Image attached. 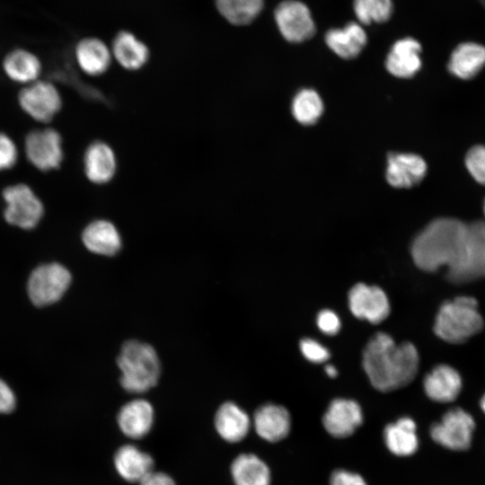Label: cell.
I'll use <instances>...</instances> for the list:
<instances>
[{
    "instance_id": "f1b7e54d",
    "label": "cell",
    "mask_w": 485,
    "mask_h": 485,
    "mask_svg": "<svg viewBox=\"0 0 485 485\" xmlns=\"http://www.w3.org/2000/svg\"><path fill=\"white\" fill-rule=\"evenodd\" d=\"M485 66V46L466 41L459 44L452 52L449 71L458 78L467 80L475 76Z\"/></svg>"
},
{
    "instance_id": "7a4b0ae2",
    "label": "cell",
    "mask_w": 485,
    "mask_h": 485,
    "mask_svg": "<svg viewBox=\"0 0 485 485\" xmlns=\"http://www.w3.org/2000/svg\"><path fill=\"white\" fill-rule=\"evenodd\" d=\"M468 242V225L456 218H438L429 223L414 239L411 256L418 268L434 272L454 269L463 259Z\"/></svg>"
},
{
    "instance_id": "603a6c76",
    "label": "cell",
    "mask_w": 485,
    "mask_h": 485,
    "mask_svg": "<svg viewBox=\"0 0 485 485\" xmlns=\"http://www.w3.org/2000/svg\"><path fill=\"white\" fill-rule=\"evenodd\" d=\"M421 45L414 38L405 37L396 40L387 54L386 69L401 78L413 76L420 69Z\"/></svg>"
},
{
    "instance_id": "2e32d148",
    "label": "cell",
    "mask_w": 485,
    "mask_h": 485,
    "mask_svg": "<svg viewBox=\"0 0 485 485\" xmlns=\"http://www.w3.org/2000/svg\"><path fill=\"white\" fill-rule=\"evenodd\" d=\"M154 421V408L144 399H135L125 403L117 415L119 429L130 439H140L149 434Z\"/></svg>"
},
{
    "instance_id": "6da1fadb",
    "label": "cell",
    "mask_w": 485,
    "mask_h": 485,
    "mask_svg": "<svg viewBox=\"0 0 485 485\" xmlns=\"http://www.w3.org/2000/svg\"><path fill=\"white\" fill-rule=\"evenodd\" d=\"M419 357L410 342L396 344L384 332L376 333L363 352V367L378 391L391 392L409 384L416 376Z\"/></svg>"
},
{
    "instance_id": "9c48e42d",
    "label": "cell",
    "mask_w": 485,
    "mask_h": 485,
    "mask_svg": "<svg viewBox=\"0 0 485 485\" xmlns=\"http://www.w3.org/2000/svg\"><path fill=\"white\" fill-rule=\"evenodd\" d=\"M18 103L32 119L48 123L60 111L62 96L55 84L39 79L22 87L18 94Z\"/></svg>"
},
{
    "instance_id": "4fadbf2b",
    "label": "cell",
    "mask_w": 485,
    "mask_h": 485,
    "mask_svg": "<svg viewBox=\"0 0 485 485\" xmlns=\"http://www.w3.org/2000/svg\"><path fill=\"white\" fill-rule=\"evenodd\" d=\"M363 419V411L357 401L339 398L330 403L322 417V425L331 436L344 438L351 436Z\"/></svg>"
},
{
    "instance_id": "1f68e13d",
    "label": "cell",
    "mask_w": 485,
    "mask_h": 485,
    "mask_svg": "<svg viewBox=\"0 0 485 485\" xmlns=\"http://www.w3.org/2000/svg\"><path fill=\"white\" fill-rule=\"evenodd\" d=\"M323 104L319 94L312 89L300 91L294 98L292 112L295 119L304 125H312L321 117Z\"/></svg>"
},
{
    "instance_id": "484cf974",
    "label": "cell",
    "mask_w": 485,
    "mask_h": 485,
    "mask_svg": "<svg viewBox=\"0 0 485 485\" xmlns=\"http://www.w3.org/2000/svg\"><path fill=\"white\" fill-rule=\"evenodd\" d=\"M42 65L40 58L25 48H15L3 60V70L14 83L27 85L40 79Z\"/></svg>"
},
{
    "instance_id": "52a82bcc",
    "label": "cell",
    "mask_w": 485,
    "mask_h": 485,
    "mask_svg": "<svg viewBox=\"0 0 485 485\" xmlns=\"http://www.w3.org/2000/svg\"><path fill=\"white\" fill-rule=\"evenodd\" d=\"M274 21L281 36L288 42L301 43L316 31L313 13L300 0H283L274 10Z\"/></svg>"
},
{
    "instance_id": "5bb4252c",
    "label": "cell",
    "mask_w": 485,
    "mask_h": 485,
    "mask_svg": "<svg viewBox=\"0 0 485 485\" xmlns=\"http://www.w3.org/2000/svg\"><path fill=\"white\" fill-rule=\"evenodd\" d=\"M84 171L86 178L94 184H106L116 175L117 156L106 142H92L84 154Z\"/></svg>"
},
{
    "instance_id": "f35d334b",
    "label": "cell",
    "mask_w": 485,
    "mask_h": 485,
    "mask_svg": "<svg viewBox=\"0 0 485 485\" xmlns=\"http://www.w3.org/2000/svg\"><path fill=\"white\" fill-rule=\"evenodd\" d=\"M138 485H177L173 478L164 472L153 471Z\"/></svg>"
},
{
    "instance_id": "d590c367",
    "label": "cell",
    "mask_w": 485,
    "mask_h": 485,
    "mask_svg": "<svg viewBox=\"0 0 485 485\" xmlns=\"http://www.w3.org/2000/svg\"><path fill=\"white\" fill-rule=\"evenodd\" d=\"M317 325L322 332L334 335L340 331V321L334 312L322 310L317 316Z\"/></svg>"
},
{
    "instance_id": "b9f144b4",
    "label": "cell",
    "mask_w": 485,
    "mask_h": 485,
    "mask_svg": "<svg viewBox=\"0 0 485 485\" xmlns=\"http://www.w3.org/2000/svg\"><path fill=\"white\" fill-rule=\"evenodd\" d=\"M483 213H484V216H485V201H484V206H483Z\"/></svg>"
},
{
    "instance_id": "ac0fdd59",
    "label": "cell",
    "mask_w": 485,
    "mask_h": 485,
    "mask_svg": "<svg viewBox=\"0 0 485 485\" xmlns=\"http://www.w3.org/2000/svg\"><path fill=\"white\" fill-rule=\"evenodd\" d=\"M112 58L124 69L137 71L149 60L148 46L135 33L121 30L116 33L110 46Z\"/></svg>"
},
{
    "instance_id": "836d02e7",
    "label": "cell",
    "mask_w": 485,
    "mask_h": 485,
    "mask_svg": "<svg viewBox=\"0 0 485 485\" xmlns=\"http://www.w3.org/2000/svg\"><path fill=\"white\" fill-rule=\"evenodd\" d=\"M19 151L8 135L0 132V172L12 169L17 163Z\"/></svg>"
},
{
    "instance_id": "8992f818",
    "label": "cell",
    "mask_w": 485,
    "mask_h": 485,
    "mask_svg": "<svg viewBox=\"0 0 485 485\" xmlns=\"http://www.w3.org/2000/svg\"><path fill=\"white\" fill-rule=\"evenodd\" d=\"M71 274L59 263H48L36 268L28 281V294L37 306L58 301L71 283Z\"/></svg>"
},
{
    "instance_id": "7c38bea8",
    "label": "cell",
    "mask_w": 485,
    "mask_h": 485,
    "mask_svg": "<svg viewBox=\"0 0 485 485\" xmlns=\"http://www.w3.org/2000/svg\"><path fill=\"white\" fill-rule=\"evenodd\" d=\"M348 306L358 319L371 323L383 322L390 313L385 293L378 287L358 283L348 293Z\"/></svg>"
},
{
    "instance_id": "f546056e",
    "label": "cell",
    "mask_w": 485,
    "mask_h": 485,
    "mask_svg": "<svg viewBox=\"0 0 485 485\" xmlns=\"http://www.w3.org/2000/svg\"><path fill=\"white\" fill-rule=\"evenodd\" d=\"M264 5V0H215L217 13L234 26L252 23L262 13Z\"/></svg>"
},
{
    "instance_id": "3957f363",
    "label": "cell",
    "mask_w": 485,
    "mask_h": 485,
    "mask_svg": "<svg viewBox=\"0 0 485 485\" xmlns=\"http://www.w3.org/2000/svg\"><path fill=\"white\" fill-rule=\"evenodd\" d=\"M124 390L142 393L156 385L160 376V361L152 346L138 340L126 341L117 358Z\"/></svg>"
},
{
    "instance_id": "5b68a950",
    "label": "cell",
    "mask_w": 485,
    "mask_h": 485,
    "mask_svg": "<svg viewBox=\"0 0 485 485\" xmlns=\"http://www.w3.org/2000/svg\"><path fill=\"white\" fill-rule=\"evenodd\" d=\"M2 197L5 204L4 217L9 225L30 230L42 219L44 205L29 185H9L4 189Z\"/></svg>"
},
{
    "instance_id": "9a60e30c",
    "label": "cell",
    "mask_w": 485,
    "mask_h": 485,
    "mask_svg": "<svg viewBox=\"0 0 485 485\" xmlns=\"http://www.w3.org/2000/svg\"><path fill=\"white\" fill-rule=\"evenodd\" d=\"M251 426L256 434L265 441L275 443L287 437L291 429L288 410L278 404L266 403L253 414Z\"/></svg>"
},
{
    "instance_id": "277c9868",
    "label": "cell",
    "mask_w": 485,
    "mask_h": 485,
    "mask_svg": "<svg viewBox=\"0 0 485 485\" xmlns=\"http://www.w3.org/2000/svg\"><path fill=\"white\" fill-rule=\"evenodd\" d=\"M483 325L476 298L460 295L441 304L433 329L441 340L459 344L479 333Z\"/></svg>"
},
{
    "instance_id": "30bf717a",
    "label": "cell",
    "mask_w": 485,
    "mask_h": 485,
    "mask_svg": "<svg viewBox=\"0 0 485 485\" xmlns=\"http://www.w3.org/2000/svg\"><path fill=\"white\" fill-rule=\"evenodd\" d=\"M446 278L454 284H464L485 278V222L468 225V242L459 264L446 272Z\"/></svg>"
},
{
    "instance_id": "d4e9b609",
    "label": "cell",
    "mask_w": 485,
    "mask_h": 485,
    "mask_svg": "<svg viewBox=\"0 0 485 485\" xmlns=\"http://www.w3.org/2000/svg\"><path fill=\"white\" fill-rule=\"evenodd\" d=\"M82 241L90 251L100 255L111 256L121 248L119 232L105 219H97L87 225L82 233Z\"/></svg>"
},
{
    "instance_id": "cb8c5ba5",
    "label": "cell",
    "mask_w": 485,
    "mask_h": 485,
    "mask_svg": "<svg viewBox=\"0 0 485 485\" xmlns=\"http://www.w3.org/2000/svg\"><path fill=\"white\" fill-rule=\"evenodd\" d=\"M327 47L344 59L357 57L367 42V35L358 22H348L341 28H331L324 35Z\"/></svg>"
},
{
    "instance_id": "ab89813d",
    "label": "cell",
    "mask_w": 485,
    "mask_h": 485,
    "mask_svg": "<svg viewBox=\"0 0 485 485\" xmlns=\"http://www.w3.org/2000/svg\"><path fill=\"white\" fill-rule=\"evenodd\" d=\"M325 372L331 377H334L338 374L337 369L331 365H328L325 366Z\"/></svg>"
},
{
    "instance_id": "e575fe53",
    "label": "cell",
    "mask_w": 485,
    "mask_h": 485,
    "mask_svg": "<svg viewBox=\"0 0 485 485\" xmlns=\"http://www.w3.org/2000/svg\"><path fill=\"white\" fill-rule=\"evenodd\" d=\"M300 349L304 357L313 363H322L330 357L329 350L318 341L312 339L302 340Z\"/></svg>"
},
{
    "instance_id": "44dd1931",
    "label": "cell",
    "mask_w": 485,
    "mask_h": 485,
    "mask_svg": "<svg viewBox=\"0 0 485 485\" xmlns=\"http://www.w3.org/2000/svg\"><path fill=\"white\" fill-rule=\"evenodd\" d=\"M75 58L78 67L90 76L106 73L113 60L110 46L96 37L81 39L75 47Z\"/></svg>"
},
{
    "instance_id": "60d3db41",
    "label": "cell",
    "mask_w": 485,
    "mask_h": 485,
    "mask_svg": "<svg viewBox=\"0 0 485 485\" xmlns=\"http://www.w3.org/2000/svg\"><path fill=\"white\" fill-rule=\"evenodd\" d=\"M481 409L483 410V412L485 413V393L484 395L481 397Z\"/></svg>"
},
{
    "instance_id": "7402d4cb",
    "label": "cell",
    "mask_w": 485,
    "mask_h": 485,
    "mask_svg": "<svg viewBox=\"0 0 485 485\" xmlns=\"http://www.w3.org/2000/svg\"><path fill=\"white\" fill-rule=\"evenodd\" d=\"M427 164L422 157L414 154H390L387 160L386 179L396 188H410L425 176Z\"/></svg>"
},
{
    "instance_id": "74e56055",
    "label": "cell",
    "mask_w": 485,
    "mask_h": 485,
    "mask_svg": "<svg viewBox=\"0 0 485 485\" xmlns=\"http://www.w3.org/2000/svg\"><path fill=\"white\" fill-rule=\"evenodd\" d=\"M16 404L15 395L10 386L0 378V413H10Z\"/></svg>"
},
{
    "instance_id": "4dcf8cb0",
    "label": "cell",
    "mask_w": 485,
    "mask_h": 485,
    "mask_svg": "<svg viewBox=\"0 0 485 485\" xmlns=\"http://www.w3.org/2000/svg\"><path fill=\"white\" fill-rule=\"evenodd\" d=\"M352 8L362 25L386 22L394 12L392 0H353Z\"/></svg>"
},
{
    "instance_id": "8fae6325",
    "label": "cell",
    "mask_w": 485,
    "mask_h": 485,
    "mask_svg": "<svg viewBox=\"0 0 485 485\" xmlns=\"http://www.w3.org/2000/svg\"><path fill=\"white\" fill-rule=\"evenodd\" d=\"M24 153L36 169L41 172L57 170L64 159L62 137L51 128L34 129L24 139Z\"/></svg>"
},
{
    "instance_id": "8d00e7d4",
    "label": "cell",
    "mask_w": 485,
    "mask_h": 485,
    "mask_svg": "<svg viewBox=\"0 0 485 485\" xmlns=\"http://www.w3.org/2000/svg\"><path fill=\"white\" fill-rule=\"evenodd\" d=\"M330 485H367V483L360 474L339 469L331 473Z\"/></svg>"
},
{
    "instance_id": "d6a6232c",
    "label": "cell",
    "mask_w": 485,
    "mask_h": 485,
    "mask_svg": "<svg viewBox=\"0 0 485 485\" xmlns=\"http://www.w3.org/2000/svg\"><path fill=\"white\" fill-rule=\"evenodd\" d=\"M465 165L472 178L485 185V146L472 147L465 157Z\"/></svg>"
},
{
    "instance_id": "e0dca14e",
    "label": "cell",
    "mask_w": 485,
    "mask_h": 485,
    "mask_svg": "<svg viewBox=\"0 0 485 485\" xmlns=\"http://www.w3.org/2000/svg\"><path fill=\"white\" fill-rule=\"evenodd\" d=\"M113 465L119 476L131 483H139L154 470L152 455L133 444L123 445L116 450Z\"/></svg>"
},
{
    "instance_id": "ffe728a7",
    "label": "cell",
    "mask_w": 485,
    "mask_h": 485,
    "mask_svg": "<svg viewBox=\"0 0 485 485\" xmlns=\"http://www.w3.org/2000/svg\"><path fill=\"white\" fill-rule=\"evenodd\" d=\"M214 426L224 441L234 444L247 436L251 428V419L239 405L225 401L216 411Z\"/></svg>"
},
{
    "instance_id": "ba28073f",
    "label": "cell",
    "mask_w": 485,
    "mask_h": 485,
    "mask_svg": "<svg viewBox=\"0 0 485 485\" xmlns=\"http://www.w3.org/2000/svg\"><path fill=\"white\" fill-rule=\"evenodd\" d=\"M475 429L472 416L462 408L447 410L440 421L432 425L431 438L438 445L453 451L469 449Z\"/></svg>"
},
{
    "instance_id": "83f0119b",
    "label": "cell",
    "mask_w": 485,
    "mask_h": 485,
    "mask_svg": "<svg viewBox=\"0 0 485 485\" xmlns=\"http://www.w3.org/2000/svg\"><path fill=\"white\" fill-rule=\"evenodd\" d=\"M230 473L234 485H270L268 464L258 455L243 453L232 461Z\"/></svg>"
},
{
    "instance_id": "d6986e66",
    "label": "cell",
    "mask_w": 485,
    "mask_h": 485,
    "mask_svg": "<svg viewBox=\"0 0 485 485\" xmlns=\"http://www.w3.org/2000/svg\"><path fill=\"white\" fill-rule=\"evenodd\" d=\"M463 386L462 376L453 366L445 364L436 366L425 376L423 387L427 396L436 402L454 401Z\"/></svg>"
},
{
    "instance_id": "4316f807",
    "label": "cell",
    "mask_w": 485,
    "mask_h": 485,
    "mask_svg": "<svg viewBox=\"0 0 485 485\" xmlns=\"http://www.w3.org/2000/svg\"><path fill=\"white\" fill-rule=\"evenodd\" d=\"M384 441L388 450L397 456H410L419 447L417 425L410 417H402L384 429Z\"/></svg>"
}]
</instances>
